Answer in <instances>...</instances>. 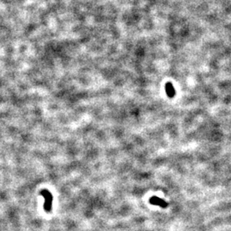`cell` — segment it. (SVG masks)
Listing matches in <instances>:
<instances>
[{
  "label": "cell",
  "mask_w": 231,
  "mask_h": 231,
  "mask_svg": "<svg viewBox=\"0 0 231 231\" xmlns=\"http://www.w3.org/2000/svg\"><path fill=\"white\" fill-rule=\"evenodd\" d=\"M40 194L45 198V204L44 207L46 211H51L52 207V194L46 189H44L40 192Z\"/></svg>",
  "instance_id": "obj_1"
},
{
  "label": "cell",
  "mask_w": 231,
  "mask_h": 231,
  "mask_svg": "<svg viewBox=\"0 0 231 231\" xmlns=\"http://www.w3.org/2000/svg\"><path fill=\"white\" fill-rule=\"evenodd\" d=\"M150 203L152 205H159L163 208H165L168 206V203L165 202L164 200L158 198V197H156V196H153L150 199Z\"/></svg>",
  "instance_id": "obj_2"
},
{
  "label": "cell",
  "mask_w": 231,
  "mask_h": 231,
  "mask_svg": "<svg viewBox=\"0 0 231 231\" xmlns=\"http://www.w3.org/2000/svg\"><path fill=\"white\" fill-rule=\"evenodd\" d=\"M165 92L168 95L169 98H172L174 97L176 94V91H175V88L173 86V85L171 84L170 82H168L165 84Z\"/></svg>",
  "instance_id": "obj_3"
}]
</instances>
